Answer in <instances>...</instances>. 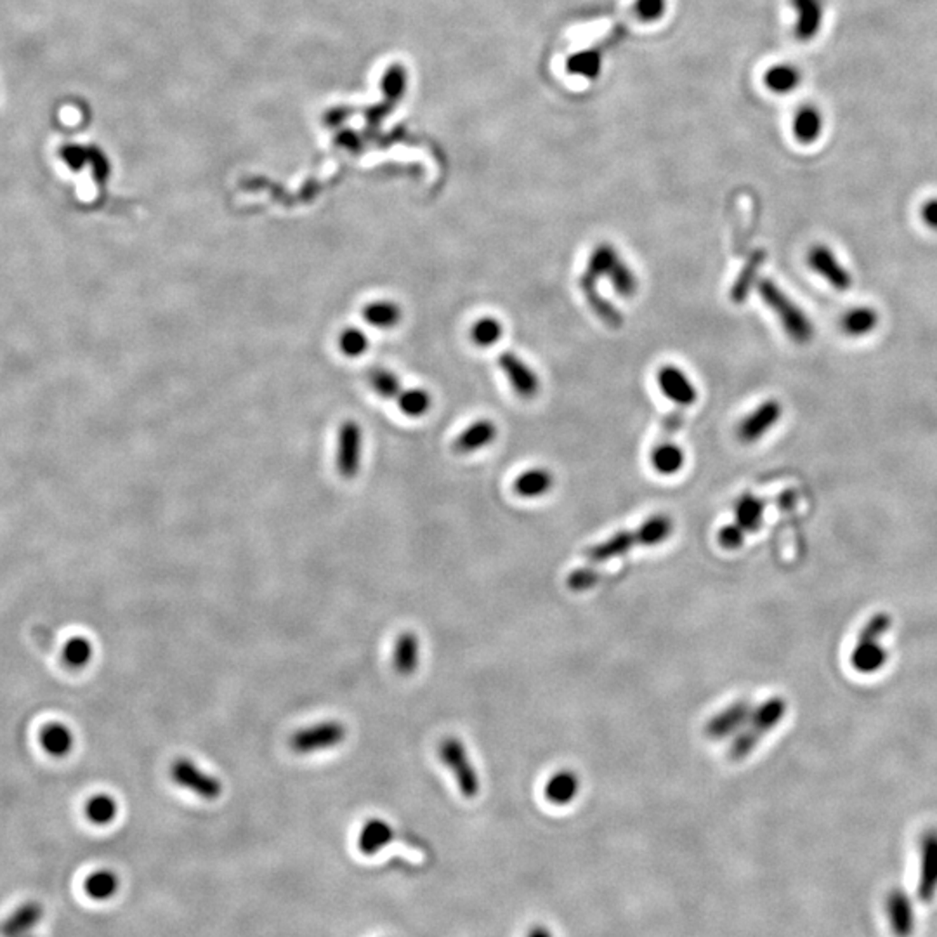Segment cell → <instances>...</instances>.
Instances as JSON below:
<instances>
[{
	"label": "cell",
	"mask_w": 937,
	"mask_h": 937,
	"mask_svg": "<svg viewBox=\"0 0 937 937\" xmlns=\"http://www.w3.org/2000/svg\"><path fill=\"white\" fill-rule=\"evenodd\" d=\"M347 728L339 720H324L290 736V749L299 755L316 754L344 743Z\"/></svg>",
	"instance_id": "5b68a950"
},
{
	"label": "cell",
	"mask_w": 937,
	"mask_h": 937,
	"mask_svg": "<svg viewBox=\"0 0 937 937\" xmlns=\"http://www.w3.org/2000/svg\"><path fill=\"white\" fill-rule=\"evenodd\" d=\"M887 915L891 929L897 937H910L915 929V912L912 899L903 891H893L887 897Z\"/></svg>",
	"instance_id": "2e32d148"
},
{
	"label": "cell",
	"mask_w": 937,
	"mask_h": 937,
	"mask_svg": "<svg viewBox=\"0 0 937 937\" xmlns=\"http://www.w3.org/2000/svg\"><path fill=\"white\" fill-rule=\"evenodd\" d=\"M362 429L356 422H344L337 436V470L343 478L353 479L362 464Z\"/></svg>",
	"instance_id": "ba28073f"
},
{
	"label": "cell",
	"mask_w": 937,
	"mask_h": 937,
	"mask_svg": "<svg viewBox=\"0 0 937 937\" xmlns=\"http://www.w3.org/2000/svg\"><path fill=\"white\" fill-rule=\"evenodd\" d=\"M620 259V254L612 244H599L589 257L585 276H589L594 282H599L603 276H608L613 266Z\"/></svg>",
	"instance_id": "f1b7e54d"
},
{
	"label": "cell",
	"mask_w": 937,
	"mask_h": 937,
	"mask_svg": "<svg viewBox=\"0 0 937 937\" xmlns=\"http://www.w3.org/2000/svg\"><path fill=\"white\" fill-rule=\"evenodd\" d=\"M370 382L372 388L375 389L384 398H396L401 394V384L400 379L384 368H377L370 372Z\"/></svg>",
	"instance_id": "ab89813d"
},
{
	"label": "cell",
	"mask_w": 937,
	"mask_h": 937,
	"mask_svg": "<svg viewBox=\"0 0 937 937\" xmlns=\"http://www.w3.org/2000/svg\"><path fill=\"white\" fill-rule=\"evenodd\" d=\"M438 752H440V758L443 760V764L449 768L455 778L462 797H466V798L478 797L481 790V781L470 762L466 745L459 738L449 736V738L441 739Z\"/></svg>",
	"instance_id": "277c9868"
},
{
	"label": "cell",
	"mask_w": 937,
	"mask_h": 937,
	"mask_svg": "<svg viewBox=\"0 0 937 937\" xmlns=\"http://www.w3.org/2000/svg\"><path fill=\"white\" fill-rule=\"evenodd\" d=\"M757 292L768 307L775 311L779 324L790 339H794L795 343H807L813 339L815 328L811 325L809 318L779 286L776 285L775 282L766 278L758 280Z\"/></svg>",
	"instance_id": "3957f363"
},
{
	"label": "cell",
	"mask_w": 937,
	"mask_h": 937,
	"mask_svg": "<svg viewBox=\"0 0 937 937\" xmlns=\"http://www.w3.org/2000/svg\"><path fill=\"white\" fill-rule=\"evenodd\" d=\"M42 918V906L35 901H28L0 925V936L23 937L30 929H34Z\"/></svg>",
	"instance_id": "7402d4cb"
},
{
	"label": "cell",
	"mask_w": 937,
	"mask_h": 937,
	"mask_svg": "<svg viewBox=\"0 0 937 937\" xmlns=\"http://www.w3.org/2000/svg\"><path fill=\"white\" fill-rule=\"evenodd\" d=\"M745 536H747V531L743 530L741 526H738L736 523L724 526L717 535L720 547L728 550L739 549L745 544Z\"/></svg>",
	"instance_id": "7bdbcfd3"
},
{
	"label": "cell",
	"mask_w": 937,
	"mask_h": 937,
	"mask_svg": "<svg viewBox=\"0 0 937 937\" xmlns=\"http://www.w3.org/2000/svg\"><path fill=\"white\" fill-rule=\"evenodd\" d=\"M41 743L45 754L60 758L72 752V749L75 745V738L68 726L60 724V722H53L42 729Z\"/></svg>",
	"instance_id": "d4e9b609"
},
{
	"label": "cell",
	"mask_w": 937,
	"mask_h": 937,
	"mask_svg": "<svg viewBox=\"0 0 937 937\" xmlns=\"http://www.w3.org/2000/svg\"><path fill=\"white\" fill-rule=\"evenodd\" d=\"M684 451L673 443H662L652 449V464L662 476H673L684 466Z\"/></svg>",
	"instance_id": "83f0119b"
},
{
	"label": "cell",
	"mask_w": 937,
	"mask_h": 937,
	"mask_svg": "<svg viewBox=\"0 0 937 937\" xmlns=\"http://www.w3.org/2000/svg\"><path fill=\"white\" fill-rule=\"evenodd\" d=\"M665 5H667V0H637L635 11L641 20L656 21L663 16Z\"/></svg>",
	"instance_id": "ee69618b"
},
{
	"label": "cell",
	"mask_w": 937,
	"mask_h": 937,
	"mask_svg": "<svg viewBox=\"0 0 937 937\" xmlns=\"http://www.w3.org/2000/svg\"><path fill=\"white\" fill-rule=\"evenodd\" d=\"M117 813H119V806H117L115 798L110 795H94L85 804V817L92 825H98V826L110 825L115 819Z\"/></svg>",
	"instance_id": "d6a6232c"
},
{
	"label": "cell",
	"mask_w": 937,
	"mask_h": 937,
	"mask_svg": "<svg viewBox=\"0 0 937 937\" xmlns=\"http://www.w3.org/2000/svg\"><path fill=\"white\" fill-rule=\"evenodd\" d=\"M764 259H766V252L755 250L754 254L749 257V261L743 265V269L739 271L736 282L731 286V301L734 304H741L749 297L752 286L757 284V275H758V269L764 263Z\"/></svg>",
	"instance_id": "4316f807"
},
{
	"label": "cell",
	"mask_w": 937,
	"mask_h": 937,
	"mask_svg": "<svg viewBox=\"0 0 937 937\" xmlns=\"http://www.w3.org/2000/svg\"><path fill=\"white\" fill-rule=\"evenodd\" d=\"M599 582V573L592 568H578L571 571L566 584L568 589L573 592L591 591Z\"/></svg>",
	"instance_id": "b9f144b4"
},
{
	"label": "cell",
	"mask_w": 937,
	"mask_h": 937,
	"mask_svg": "<svg viewBox=\"0 0 937 937\" xmlns=\"http://www.w3.org/2000/svg\"><path fill=\"white\" fill-rule=\"evenodd\" d=\"M889 629V620L880 614L870 622L859 637L856 652L853 654V665L861 672H875L885 662V652L875 644L876 639Z\"/></svg>",
	"instance_id": "52a82bcc"
},
{
	"label": "cell",
	"mask_w": 937,
	"mask_h": 937,
	"mask_svg": "<svg viewBox=\"0 0 937 937\" xmlns=\"http://www.w3.org/2000/svg\"><path fill=\"white\" fill-rule=\"evenodd\" d=\"M495 438L497 426L489 420H478L459 434V438L453 443V449L457 453H472L488 447L491 441H495Z\"/></svg>",
	"instance_id": "603a6c76"
},
{
	"label": "cell",
	"mask_w": 937,
	"mask_h": 937,
	"mask_svg": "<svg viewBox=\"0 0 937 937\" xmlns=\"http://www.w3.org/2000/svg\"><path fill=\"white\" fill-rule=\"evenodd\" d=\"M392 838H394V830L388 821L372 817L363 825V828L360 832L358 849L365 856H373L379 851H382Z\"/></svg>",
	"instance_id": "ffe728a7"
},
{
	"label": "cell",
	"mask_w": 937,
	"mask_h": 937,
	"mask_svg": "<svg viewBox=\"0 0 937 937\" xmlns=\"http://www.w3.org/2000/svg\"><path fill=\"white\" fill-rule=\"evenodd\" d=\"M795 11V39L813 41L821 32L825 21L826 0H790Z\"/></svg>",
	"instance_id": "8fae6325"
},
{
	"label": "cell",
	"mask_w": 937,
	"mask_h": 937,
	"mask_svg": "<svg viewBox=\"0 0 937 937\" xmlns=\"http://www.w3.org/2000/svg\"><path fill=\"white\" fill-rule=\"evenodd\" d=\"M504 333L502 324L497 318L485 316L470 328V339L476 346L489 347L497 344Z\"/></svg>",
	"instance_id": "8d00e7d4"
},
{
	"label": "cell",
	"mask_w": 937,
	"mask_h": 937,
	"mask_svg": "<svg viewBox=\"0 0 937 937\" xmlns=\"http://www.w3.org/2000/svg\"><path fill=\"white\" fill-rule=\"evenodd\" d=\"M603 60L597 51H582L573 54L568 60V70L575 75L585 77V79H595L601 73Z\"/></svg>",
	"instance_id": "74e56055"
},
{
	"label": "cell",
	"mask_w": 937,
	"mask_h": 937,
	"mask_svg": "<svg viewBox=\"0 0 937 937\" xmlns=\"http://www.w3.org/2000/svg\"><path fill=\"white\" fill-rule=\"evenodd\" d=\"M781 411H783V408L776 400H768L760 407L755 408L754 411L747 419H743L741 424L738 426L736 432H738L739 441L754 443L757 440H760L769 429L775 428L776 422L781 417Z\"/></svg>",
	"instance_id": "5bb4252c"
},
{
	"label": "cell",
	"mask_w": 937,
	"mask_h": 937,
	"mask_svg": "<svg viewBox=\"0 0 937 937\" xmlns=\"http://www.w3.org/2000/svg\"><path fill=\"white\" fill-rule=\"evenodd\" d=\"M526 937H554V936H552V932H550V931H549V929H547V927H544V925H535V927H531L530 932H528V936H526Z\"/></svg>",
	"instance_id": "bcb514c9"
},
{
	"label": "cell",
	"mask_w": 937,
	"mask_h": 937,
	"mask_svg": "<svg viewBox=\"0 0 937 937\" xmlns=\"http://www.w3.org/2000/svg\"><path fill=\"white\" fill-rule=\"evenodd\" d=\"M398 405L408 417H420L430 408V396L424 389H408L400 394Z\"/></svg>",
	"instance_id": "f35d334b"
},
{
	"label": "cell",
	"mask_w": 937,
	"mask_h": 937,
	"mask_svg": "<svg viewBox=\"0 0 937 937\" xmlns=\"http://www.w3.org/2000/svg\"><path fill=\"white\" fill-rule=\"evenodd\" d=\"M878 324V316L872 307H856L845 313L842 318V330L851 337H863L870 333Z\"/></svg>",
	"instance_id": "1f68e13d"
},
{
	"label": "cell",
	"mask_w": 937,
	"mask_h": 937,
	"mask_svg": "<svg viewBox=\"0 0 937 937\" xmlns=\"http://www.w3.org/2000/svg\"><path fill=\"white\" fill-rule=\"evenodd\" d=\"M750 715L752 707L749 701H736L722 712L713 715L705 726V734L713 741H724L733 734L739 733L743 726L749 722Z\"/></svg>",
	"instance_id": "9c48e42d"
},
{
	"label": "cell",
	"mask_w": 937,
	"mask_h": 937,
	"mask_svg": "<svg viewBox=\"0 0 937 937\" xmlns=\"http://www.w3.org/2000/svg\"><path fill=\"white\" fill-rule=\"evenodd\" d=\"M363 318L370 325L389 328L401 320V309L391 301H375L365 306Z\"/></svg>",
	"instance_id": "836d02e7"
},
{
	"label": "cell",
	"mask_w": 937,
	"mask_h": 937,
	"mask_svg": "<svg viewBox=\"0 0 937 937\" xmlns=\"http://www.w3.org/2000/svg\"><path fill=\"white\" fill-rule=\"evenodd\" d=\"M608 280L612 282L614 292L620 295V297H633L637 288H639V282H637V276L635 273L632 271L629 266L623 263V259L620 257L616 261V265L613 266L610 275H608Z\"/></svg>",
	"instance_id": "e575fe53"
},
{
	"label": "cell",
	"mask_w": 937,
	"mask_h": 937,
	"mask_svg": "<svg viewBox=\"0 0 937 937\" xmlns=\"http://www.w3.org/2000/svg\"><path fill=\"white\" fill-rule=\"evenodd\" d=\"M170 779L184 790H189L204 800H216L223 794V783L216 776L202 771L193 760L179 757L170 766Z\"/></svg>",
	"instance_id": "8992f818"
},
{
	"label": "cell",
	"mask_w": 937,
	"mask_h": 937,
	"mask_svg": "<svg viewBox=\"0 0 937 937\" xmlns=\"http://www.w3.org/2000/svg\"><path fill=\"white\" fill-rule=\"evenodd\" d=\"M795 140L802 144H813L823 132V115L813 104L800 106L792 122Z\"/></svg>",
	"instance_id": "44dd1931"
},
{
	"label": "cell",
	"mask_w": 937,
	"mask_h": 937,
	"mask_svg": "<svg viewBox=\"0 0 937 937\" xmlns=\"http://www.w3.org/2000/svg\"><path fill=\"white\" fill-rule=\"evenodd\" d=\"M339 347L346 356H360L368 349L367 335L360 328H346L339 337Z\"/></svg>",
	"instance_id": "60d3db41"
},
{
	"label": "cell",
	"mask_w": 937,
	"mask_h": 937,
	"mask_svg": "<svg viewBox=\"0 0 937 937\" xmlns=\"http://www.w3.org/2000/svg\"><path fill=\"white\" fill-rule=\"evenodd\" d=\"M660 391L679 407H691L698 398V392L690 377L681 368L665 365L656 373Z\"/></svg>",
	"instance_id": "7c38bea8"
},
{
	"label": "cell",
	"mask_w": 937,
	"mask_h": 937,
	"mask_svg": "<svg viewBox=\"0 0 937 937\" xmlns=\"http://www.w3.org/2000/svg\"><path fill=\"white\" fill-rule=\"evenodd\" d=\"M922 219L929 227L937 229V198H932V200L923 204V207H922Z\"/></svg>",
	"instance_id": "f6af8a7d"
},
{
	"label": "cell",
	"mask_w": 937,
	"mask_h": 937,
	"mask_svg": "<svg viewBox=\"0 0 937 937\" xmlns=\"http://www.w3.org/2000/svg\"><path fill=\"white\" fill-rule=\"evenodd\" d=\"M734 516H736V525L741 526L747 533L757 531L762 523L764 504L752 495H745L738 500V504L734 507Z\"/></svg>",
	"instance_id": "4dcf8cb0"
},
{
	"label": "cell",
	"mask_w": 937,
	"mask_h": 937,
	"mask_svg": "<svg viewBox=\"0 0 937 937\" xmlns=\"http://www.w3.org/2000/svg\"><path fill=\"white\" fill-rule=\"evenodd\" d=\"M917 894L929 903L937 894V832H927L920 842V876Z\"/></svg>",
	"instance_id": "30bf717a"
},
{
	"label": "cell",
	"mask_w": 937,
	"mask_h": 937,
	"mask_svg": "<svg viewBox=\"0 0 937 937\" xmlns=\"http://www.w3.org/2000/svg\"><path fill=\"white\" fill-rule=\"evenodd\" d=\"M787 713V701L781 698H771L764 701L758 709H755L749 722L745 724L747 729H741L734 736L733 743L729 747V758L731 760H743L754 752L755 747L762 741L764 734L773 731L779 720Z\"/></svg>",
	"instance_id": "7a4b0ae2"
},
{
	"label": "cell",
	"mask_w": 937,
	"mask_h": 937,
	"mask_svg": "<svg viewBox=\"0 0 937 937\" xmlns=\"http://www.w3.org/2000/svg\"><path fill=\"white\" fill-rule=\"evenodd\" d=\"M420 663V642L413 632L398 635L392 652V667L401 677L413 675Z\"/></svg>",
	"instance_id": "e0dca14e"
},
{
	"label": "cell",
	"mask_w": 937,
	"mask_h": 937,
	"mask_svg": "<svg viewBox=\"0 0 937 937\" xmlns=\"http://www.w3.org/2000/svg\"><path fill=\"white\" fill-rule=\"evenodd\" d=\"M580 288L589 303V307L595 313V316L604 324V325L610 326V328H620L623 325V314L613 306L610 301H606L599 292H597V282L591 280L589 276L582 275L580 278Z\"/></svg>",
	"instance_id": "ac0fdd59"
},
{
	"label": "cell",
	"mask_w": 937,
	"mask_h": 937,
	"mask_svg": "<svg viewBox=\"0 0 937 937\" xmlns=\"http://www.w3.org/2000/svg\"><path fill=\"white\" fill-rule=\"evenodd\" d=\"M580 792V779L570 769L550 776L544 787V795L554 806H568Z\"/></svg>",
	"instance_id": "d6986e66"
},
{
	"label": "cell",
	"mask_w": 937,
	"mask_h": 937,
	"mask_svg": "<svg viewBox=\"0 0 937 937\" xmlns=\"http://www.w3.org/2000/svg\"><path fill=\"white\" fill-rule=\"evenodd\" d=\"M119 885H121V880L111 870H98L87 876L83 882V889H85L87 896L92 897L96 901H106V899L115 896L119 891Z\"/></svg>",
	"instance_id": "f546056e"
},
{
	"label": "cell",
	"mask_w": 937,
	"mask_h": 937,
	"mask_svg": "<svg viewBox=\"0 0 937 937\" xmlns=\"http://www.w3.org/2000/svg\"><path fill=\"white\" fill-rule=\"evenodd\" d=\"M94 654L92 642L87 637H72L63 650V658L72 669H83Z\"/></svg>",
	"instance_id": "d590c367"
},
{
	"label": "cell",
	"mask_w": 937,
	"mask_h": 937,
	"mask_svg": "<svg viewBox=\"0 0 937 937\" xmlns=\"http://www.w3.org/2000/svg\"><path fill=\"white\" fill-rule=\"evenodd\" d=\"M673 531L672 519L669 516L658 514L644 521L635 531H618L604 542L594 546L587 550V559L591 563H606L614 557H620L635 547H654L663 544Z\"/></svg>",
	"instance_id": "6da1fadb"
},
{
	"label": "cell",
	"mask_w": 937,
	"mask_h": 937,
	"mask_svg": "<svg viewBox=\"0 0 937 937\" xmlns=\"http://www.w3.org/2000/svg\"><path fill=\"white\" fill-rule=\"evenodd\" d=\"M498 365L506 373L516 394H519L521 398H533L538 392V375L519 356H516L514 353H502L498 356Z\"/></svg>",
	"instance_id": "9a60e30c"
},
{
	"label": "cell",
	"mask_w": 937,
	"mask_h": 937,
	"mask_svg": "<svg viewBox=\"0 0 937 937\" xmlns=\"http://www.w3.org/2000/svg\"><path fill=\"white\" fill-rule=\"evenodd\" d=\"M552 485L554 478L547 468H528L516 478L514 491L523 498H536L549 493Z\"/></svg>",
	"instance_id": "cb8c5ba5"
},
{
	"label": "cell",
	"mask_w": 937,
	"mask_h": 937,
	"mask_svg": "<svg viewBox=\"0 0 937 937\" xmlns=\"http://www.w3.org/2000/svg\"><path fill=\"white\" fill-rule=\"evenodd\" d=\"M807 265L836 290H847L853 285V278L847 269L836 261L834 252L825 245H816L809 250Z\"/></svg>",
	"instance_id": "4fadbf2b"
},
{
	"label": "cell",
	"mask_w": 937,
	"mask_h": 937,
	"mask_svg": "<svg viewBox=\"0 0 937 937\" xmlns=\"http://www.w3.org/2000/svg\"><path fill=\"white\" fill-rule=\"evenodd\" d=\"M800 82H802L800 70L788 63H779V64L771 66L764 75L766 87L775 94H790V92H794L795 89L800 87Z\"/></svg>",
	"instance_id": "484cf974"
}]
</instances>
